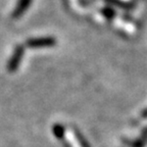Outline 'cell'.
Here are the masks:
<instances>
[{
  "label": "cell",
  "instance_id": "obj_2",
  "mask_svg": "<svg viewBox=\"0 0 147 147\" xmlns=\"http://www.w3.org/2000/svg\"><path fill=\"white\" fill-rule=\"evenodd\" d=\"M24 51H25V49H24V47L22 45H18L16 48L11 58L9 60L8 64H7V69L9 71H14L18 67V64H20L22 57H23Z\"/></svg>",
  "mask_w": 147,
  "mask_h": 147
},
{
  "label": "cell",
  "instance_id": "obj_3",
  "mask_svg": "<svg viewBox=\"0 0 147 147\" xmlns=\"http://www.w3.org/2000/svg\"><path fill=\"white\" fill-rule=\"evenodd\" d=\"M30 2H31V0H20L18 6H16V10H14V12H13L14 18H18L20 16H22V14L27 10Z\"/></svg>",
  "mask_w": 147,
  "mask_h": 147
},
{
  "label": "cell",
  "instance_id": "obj_4",
  "mask_svg": "<svg viewBox=\"0 0 147 147\" xmlns=\"http://www.w3.org/2000/svg\"><path fill=\"white\" fill-rule=\"evenodd\" d=\"M53 133H54V135L57 138L61 139V138L63 137V133H64L63 128H62L60 125H55V126L53 127Z\"/></svg>",
  "mask_w": 147,
  "mask_h": 147
},
{
  "label": "cell",
  "instance_id": "obj_1",
  "mask_svg": "<svg viewBox=\"0 0 147 147\" xmlns=\"http://www.w3.org/2000/svg\"><path fill=\"white\" fill-rule=\"evenodd\" d=\"M55 44V39L51 37H42V38H35V39L28 40L27 46L32 48H39V47H48Z\"/></svg>",
  "mask_w": 147,
  "mask_h": 147
}]
</instances>
